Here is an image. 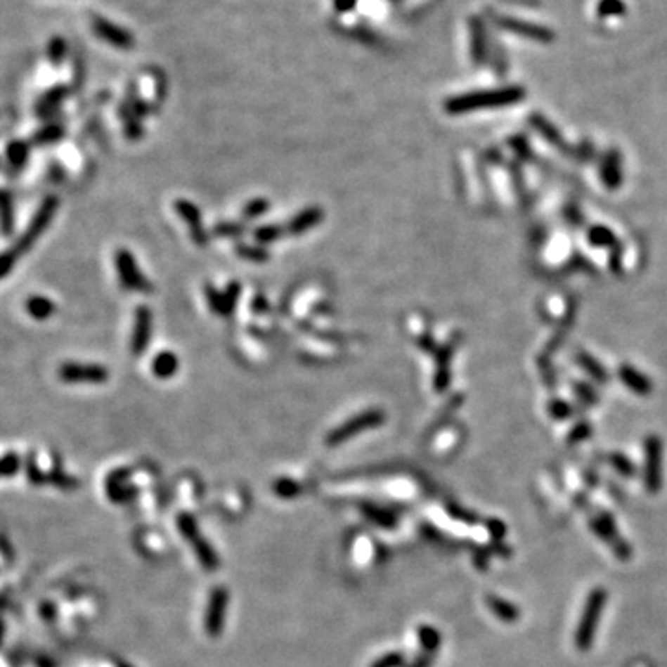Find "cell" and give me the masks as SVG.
Returning <instances> with one entry per match:
<instances>
[{
  "mask_svg": "<svg viewBox=\"0 0 667 667\" xmlns=\"http://www.w3.org/2000/svg\"><path fill=\"white\" fill-rule=\"evenodd\" d=\"M58 209V199L56 197H46L41 206L37 208V212L32 217L30 224H28V228L22 232L19 240L15 243L11 245L10 249L4 250L2 254H0V278H4L6 275H10L11 269L15 267L17 261L26 254V252H30V249L36 245V241L39 240L41 234L48 228V224H51L52 217L56 214Z\"/></svg>",
  "mask_w": 667,
  "mask_h": 667,
  "instance_id": "6da1fadb",
  "label": "cell"
},
{
  "mask_svg": "<svg viewBox=\"0 0 667 667\" xmlns=\"http://www.w3.org/2000/svg\"><path fill=\"white\" fill-rule=\"evenodd\" d=\"M523 98H525V89L512 86L503 87V89H493V91L465 93V95L448 98L445 102V110L456 115V113L477 112V110H493V108L512 106V104L523 101Z\"/></svg>",
  "mask_w": 667,
  "mask_h": 667,
  "instance_id": "7a4b0ae2",
  "label": "cell"
},
{
  "mask_svg": "<svg viewBox=\"0 0 667 667\" xmlns=\"http://www.w3.org/2000/svg\"><path fill=\"white\" fill-rule=\"evenodd\" d=\"M607 599L608 593L604 588H595V590L590 591L584 610H582L581 621H578V627L575 630V645L578 651H590L593 642H595L597 628H599V623H601Z\"/></svg>",
  "mask_w": 667,
  "mask_h": 667,
  "instance_id": "3957f363",
  "label": "cell"
},
{
  "mask_svg": "<svg viewBox=\"0 0 667 667\" xmlns=\"http://www.w3.org/2000/svg\"><path fill=\"white\" fill-rule=\"evenodd\" d=\"M591 530L595 532L597 538H601L607 545H610L611 552L617 556V558H621V560H628L632 555L630 545L627 543V540L619 534V530H617L616 523H614V517L607 512H599L590 519Z\"/></svg>",
  "mask_w": 667,
  "mask_h": 667,
  "instance_id": "277c9868",
  "label": "cell"
},
{
  "mask_svg": "<svg viewBox=\"0 0 667 667\" xmlns=\"http://www.w3.org/2000/svg\"><path fill=\"white\" fill-rule=\"evenodd\" d=\"M645 488L652 495L662 488V441L654 436L645 441Z\"/></svg>",
  "mask_w": 667,
  "mask_h": 667,
  "instance_id": "5b68a950",
  "label": "cell"
},
{
  "mask_svg": "<svg viewBox=\"0 0 667 667\" xmlns=\"http://www.w3.org/2000/svg\"><path fill=\"white\" fill-rule=\"evenodd\" d=\"M58 377L63 382H89V384H102L108 380L106 367L95 365V363H63L58 369Z\"/></svg>",
  "mask_w": 667,
  "mask_h": 667,
  "instance_id": "8992f818",
  "label": "cell"
},
{
  "mask_svg": "<svg viewBox=\"0 0 667 667\" xmlns=\"http://www.w3.org/2000/svg\"><path fill=\"white\" fill-rule=\"evenodd\" d=\"M495 25L499 26L500 30H506L510 34H515V36L526 37V39H536L541 41V43H549V41L555 39V34L550 28L541 25H534V22H529V20H521V19H512V17H497L495 19Z\"/></svg>",
  "mask_w": 667,
  "mask_h": 667,
  "instance_id": "52a82bcc",
  "label": "cell"
},
{
  "mask_svg": "<svg viewBox=\"0 0 667 667\" xmlns=\"http://www.w3.org/2000/svg\"><path fill=\"white\" fill-rule=\"evenodd\" d=\"M115 267H117V273L119 276H121L124 287L136 291L150 290V284L145 280V276H143L141 271L138 269V264L134 260V256L130 254L128 250H117V254H115Z\"/></svg>",
  "mask_w": 667,
  "mask_h": 667,
  "instance_id": "ba28073f",
  "label": "cell"
},
{
  "mask_svg": "<svg viewBox=\"0 0 667 667\" xmlns=\"http://www.w3.org/2000/svg\"><path fill=\"white\" fill-rule=\"evenodd\" d=\"M93 32L102 41H106V43H110L115 48H121V51H128V48L134 46L132 34L124 30L122 26L112 22V20L104 19V17H93Z\"/></svg>",
  "mask_w": 667,
  "mask_h": 667,
  "instance_id": "9c48e42d",
  "label": "cell"
},
{
  "mask_svg": "<svg viewBox=\"0 0 667 667\" xmlns=\"http://www.w3.org/2000/svg\"><path fill=\"white\" fill-rule=\"evenodd\" d=\"M150 337V310L147 308H139L136 313V326H134V336H132V352L134 354H141L145 351V347Z\"/></svg>",
  "mask_w": 667,
  "mask_h": 667,
  "instance_id": "30bf717a",
  "label": "cell"
},
{
  "mask_svg": "<svg viewBox=\"0 0 667 667\" xmlns=\"http://www.w3.org/2000/svg\"><path fill=\"white\" fill-rule=\"evenodd\" d=\"M469 34H471V58L479 65L486 60V26L480 17H471Z\"/></svg>",
  "mask_w": 667,
  "mask_h": 667,
  "instance_id": "8fae6325",
  "label": "cell"
},
{
  "mask_svg": "<svg viewBox=\"0 0 667 667\" xmlns=\"http://www.w3.org/2000/svg\"><path fill=\"white\" fill-rule=\"evenodd\" d=\"M380 421H382V413H380V412L363 413V415H360V417L349 421V423H347L343 428H339V430H337L334 436H330V441L334 443V441H339V439L349 438V436H352V434L360 432V428L373 427V425L380 423Z\"/></svg>",
  "mask_w": 667,
  "mask_h": 667,
  "instance_id": "7c38bea8",
  "label": "cell"
},
{
  "mask_svg": "<svg viewBox=\"0 0 667 667\" xmlns=\"http://www.w3.org/2000/svg\"><path fill=\"white\" fill-rule=\"evenodd\" d=\"M176 212L182 215L183 219L188 221L189 228H191V232H193L195 241L202 245L204 241H206V235H204L202 224H200V214H199V209H197V206L180 200V202H176Z\"/></svg>",
  "mask_w": 667,
  "mask_h": 667,
  "instance_id": "4fadbf2b",
  "label": "cell"
},
{
  "mask_svg": "<svg viewBox=\"0 0 667 667\" xmlns=\"http://www.w3.org/2000/svg\"><path fill=\"white\" fill-rule=\"evenodd\" d=\"M486 601H488L489 610L493 611L495 616L499 617L500 621L514 623L521 617L519 608L515 607V604H512L510 601H506V599H500V597H497V595H489Z\"/></svg>",
  "mask_w": 667,
  "mask_h": 667,
  "instance_id": "5bb4252c",
  "label": "cell"
},
{
  "mask_svg": "<svg viewBox=\"0 0 667 667\" xmlns=\"http://www.w3.org/2000/svg\"><path fill=\"white\" fill-rule=\"evenodd\" d=\"M25 308L26 313L34 317V319H37V321H45V319H48V317L54 313V310H56V306H54V302H52L51 299L41 295L30 297V299L25 302Z\"/></svg>",
  "mask_w": 667,
  "mask_h": 667,
  "instance_id": "9a60e30c",
  "label": "cell"
},
{
  "mask_svg": "<svg viewBox=\"0 0 667 667\" xmlns=\"http://www.w3.org/2000/svg\"><path fill=\"white\" fill-rule=\"evenodd\" d=\"M323 219V212L319 208H308L304 209L302 214H299L295 219L291 221L290 224V232L291 234H302L306 230L313 228L317 224L321 223Z\"/></svg>",
  "mask_w": 667,
  "mask_h": 667,
  "instance_id": "2e32d148",
  "label": "cell"
},
{
  "mask_svg": "<svg viewBox=\"0 0 667 667\" xmlns=\"http://www.w3.org/2000/svg\"><path fill=\"white\" fill-rule=\"evenodd\" d=\"M619 377H621L623 382L630 387L632 391L640 393V395H645V393L651 391V384H649L647 378L640 375V373H637L636 369H632V367H621V369H619Z\"/></svg>",
  "mask_w": 667,
  "mask_h": 667,
  "instance_id": "e0dca14e",
  "label": "cell"
},
{
  "mask_svg": "<svg viewBox=\"0 0 667 667\" xmlns=\"http://www.w3.org/2000/svg\"><path fill=\"white\" fill-rule=\"evenodd\" d=\"M153 369L154 375L160 378L173 377L176 369H179V360H176L173 352H162V354H158L156 360H154Z\"/></svg>",
  "mask_w": 667,
  "mask_h": 667,
  "instance_id": "ac0fdd59",
  "label": "cell"
},
{
  "mask_svg": "<svg viewBox=\"0 0 667 667\" xmlns=\"http://www.w3.org/2000/svg\"><path fill=\"white\" fill-rule=\"evenodd\" d=\"M625 11H627V6H625L623 0H601L597 4V13L602 19H607V17H621L625 15Z\"/></svg>",
  "mask_w": 667,
  "mask_h": 667,
  "instance_id": "d6986e66",
  "label": "cell"
},
{
  "mask_svg": "<svg viewBox=\"0 0 667 667\" xmlns=\"http://www.w3.org/2000/svg\"><path fill=\"white\" fill-rule=\"evenodd\" d=\"M608 462H610L611 467L616 469L619 474H623V477H628V479H630V477H634V473H636V469L630 464V460H628L627 456H623V454H610Z\"/></svg>",
  "mask_w": 667,
  "mask_h": 667,
  "instance_id": "ffe728a7",
  "label": "cell"
},
{
  "mask_svg": "<svg viewBox=\"0 0 667 667\" xmlns=\"http://www.w3.org/2000/svg\"><path fill=\"white\" fill-rule=\"evenodd\" d=\"M8 156H10V162L13 167H22L28 158V147H26L25 143H11L10 148H8Z\"/></svg>",
  "mask_w": 667,
  "mask_h": 667,
  "instance_id": "44dd1931",
  "label": "cell"
},
{
  "mask_svg": "<svg viewBox=\"0 0 667 667\" xmlns=\"http://www.w3.org/2000/svg\"><path fill=\"white\" fill-rule=\"evenodd\" d=\"M604 182L608 186H617L619 183V162H617L616 154H611L607 162V171H604Z\"/></svg>",
  "mask_w": 667,
  "mask_h": 667,
  "instance_id": "7402d4cb",
  "label": "cell"
},
{
  "mask_svg": "<svg viewBox=\"0 0 667 667\" xmlns=\"http://www.w3.org/2000/svg\"><path fill=\"white\" fill-rule=\"evenodd\" d=\"M65 41L61 39V37H54V39L51 41V45H48V58H51L52 63H61V60L65 56Z\"/></svg>",
  "mask_w": 667,
  "mask_h": 667,
  "instance_id": "603a6c76",
  "label": "cell"
},
{
  "mask_svg": "<svg viewBox=\"0 0 667 667\" xmlns=\"http://www.w3.org/2000/svg\"><path fill=\"white\" fill-rule=\"evenodd\" d=\"M581 363H582V365H584V367H586L588 373H590V375H593V377H595L597 380H607V375L602 373V367L599 365V363H597L595 360H591V358L588 356V354H581Z\"/></svg>",
  "mask_w": 667,
  "mask_h": 667,
  "instance_id": "cb8c5ba5",
  "label": "cell"
},
{
  "mask_svg": "<svg viewBox=\"0 0 667 667\" xmlns=\"http://www.w3.org/2000/svg\"><path fill=\"white\" fill-rule=\"evenodd\" d=\"M282 234V228L278 226H264L256 232V240L261 241V243H271V241L278 240Z\"/></svg>",
  "mask_w": 667,
  "mask_h": 667,
  "instance_id": "d4e9b609",
  "label": "cell"
},
{
  "mask_svg": "<svg viewBox=\"0 0 667 667\" xmlns=\"http://www.w3.org/2000/svg\"><path fill=\"white\" fill-rule=\"evenodd\" d=\"M269 208V202L267 200H254V202L247 204V208H245V217L250 219V217H258L265 212V209Z\"/></svg>",
  "mask_w": 667,
  "mask_h": 667,
  "instance_id": "484cf974",
  "label": "cell"
},
{
  "mask_svg": "<svg viewBox=\"0 0 667 667\" xmlns=\"http://www.w3.org/2000/svg\"><path fill=\"white\" fill-rule=\"evenodd\" d=\"M591 241L597 245H607L611 243V234L607 228H595L591 230Z\"/></svg>",
  "mask_w": 667,
  "mask_h": 667,
  "instance_id": "4316f807",
  "label": "cell"
},
{
  "mask_svg": "<svg viewBox=\"0 0 667 667\" xmlns=\"http://www.w3.org/2000/svg\"><path fill=\"white\" fill-rule=\"evenodd\" d=\"M61 138V128H58V127H51V128H46V130H41L39 134H37V141H54V139H60Z\"/></svg>",
  "mask_w": 667,
  "mask_h": 667,
  "instance_id": "83f0119b",
  "label": "cell"
},
{
  "mask_svg": "<svg viewBox=\"0 0 667 667\" xmlns=\"http://www.w3.org/2000/svg\"><path fill=\"white\" fill-rule=\"evenodd\" d=\"M240 254L245 256V258H250V260H256V261H261V260H265V258H267V254H265L264 250L247 249V247H241Z\"/></svg>",
  "mask_w": 667,
  "mask_h": 667,
  "instance_id": "f1b7e54d",
  "label": "cell"
},
{
  "mask_svg": "<svg viewBox=\"0 0 667 667\" xmlns=\"http://www.w3.org/2000/svg\"><path fill=\"white\" fill-rule=\"evenodd\" d=\"M550 410H552V415H555L556 419H566V417H569V413H571L569 406L562 403H555L552 406H550Z\"/></svg>",
  "mask_w": 667,
  "mask_h": 667,
  "instance_id": "f546056e",
  "label": "cell"
},
{
  "mask_svg": "<svg viewBox=\"0 0 667 667\" xmlns=\"http://www.w3.org/2000/svg\"><path fill=\"white\" fill-rule=\"evenodd\" d=\"M334 6H336L337 11L345 13V11H351L356 6V0H334Z\"/></svg>",
  "mask_w": 667,
  "mask_h": 667,
  "instance_id": "4dcf8cb0",
  "label": "cell"
},
{
  "mask_svg": "<svg viewBox=\"0 0 667 667\" xmlns=\"http://www.w3.org/2000/svg\"><path fill=\"white\" fill-rule=\"evenodd\" d=\"M586 436H590V430H588V427L586 425H581V427H576L575 428V432H573V436H571V441H575V439H582V438H586Z\"/></svg>",
  "mask_w": 667,
  "mask_h": 667,
  "instance_id": "1f68e13d",
  "label": "cell"
}]
</instances>
